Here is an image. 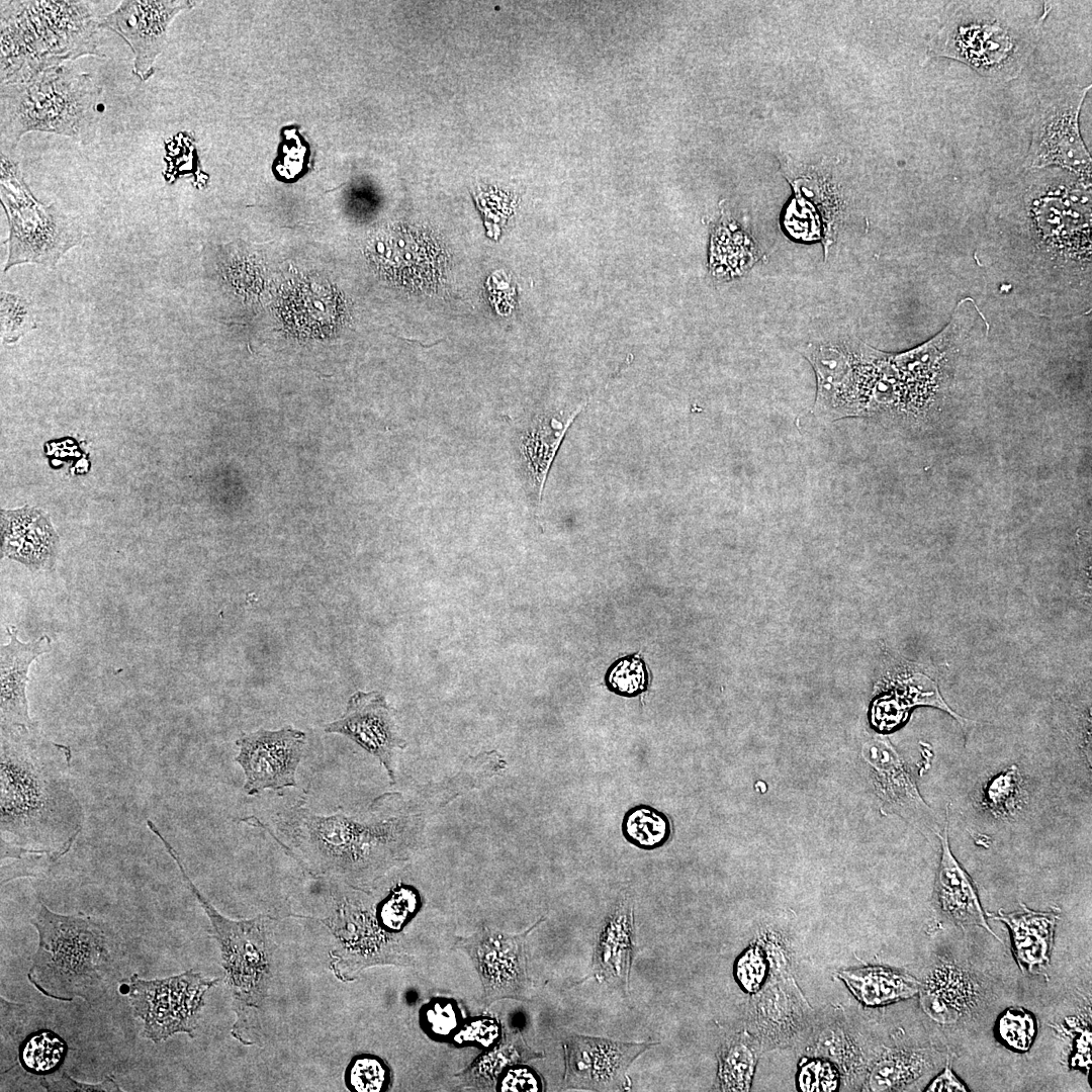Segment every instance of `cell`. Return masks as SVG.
<instances>
[{
    "instance_id": "7a4b0ae2",
    "label": "cell",
    "mask_w": 1092,
    "mask_h": 1092,
    "mask_svg": "<svg viewBox=\"0 0 1092 1092\" xmlns=\"http://www.w3.org/2000/svg\"><path fill=\"white\" fill-rule=\"evenodd\" d=\"M302 797L279 812L280 845L313 876L357 879L397 858L407 843L403 818L359 820L344 813L311 812Z\"/></svg>"
},
{
    "instance_id": "d4e9b609",
    "label": "cell",
    "mask_w": 1092,
    "mask_h": 1092,
    "mask_svg": "<svg viewBox=\"0 0 1092 1092\" xmlns=\"http://www.w3.org/2000/svg\"><path fill=\"white\" fill-rule=\"evenodd\" d=\"M808 1057L832 1063L845 1083L853 1082L863 1070V1056L851 1031L839 1020L814 1024L806 1038Z\"/></svg>"
},
{
    "instance_id": "9a60e30c",
    "label": "cell",
    "mask_w": 1092,
    "mask_h": 1092,
    "mask_svg": "<svg viewBox=\"0 0 1092 1092\" xmlns=\"http://www.w3.org/2000/svg\"><path fill=\"white\" fill-rule=\"evenodd\" d=\"M325 732L343 735L375 756L391 783H395L394 755L406 742L399 735L392 711L378 692L354 693L344 714L325 727Z\"/></svg>"
},
{
    "instance_id": "484cf974",
    "label": "cell",
    "mask_w": 1092,
    "mask_h": 1092,
    "mask_svg": "<svg viewBox=\"0 0 1092 1092\" xmlns=\"http://www.w3.org/2000/svg\"><path fill=\"white\" fill-rule=\"evenodd\" d=\"M927 1067L926 1055L920 1051L889 1050L872 1064L861 1090H901L919 1079Z\"/></svg>"
},
{
    "instance_id": "cb8c5ba5",
    "label": "cell",
    "mask_w": 1092,
    "mask_h": 1092,
    "mask_svg": "<svg viewBox=\"0 0 1092 1092\" xmlns=\"http://www.w3.org/2000/svg\"><path fill=\"white\" fill-rule=\"evenodd\" d=\"M920 1004L933 1020L948 1024L956 1022L973 1002L974 986L960 969L942 965L922 983Z\"/></svg>"
},
{
    "instance_id": "9c48e42d",
    "label": "cell",
    "mask_w": 1092,
    "mask_h": 1092,
    "mask_svg": "<svg viewBox=\"0 0 1092 1092\" xmlns=\"http://www.w3.org/2000/svg\"><path fill=\"white\" fill-rule=\"evenodd\" d=\"M1091 85H1068L1039 96L1032 119L1026 169L1062 168L1090 182L1091 156L1079 128V115Z\"/></svg>"
},
{
    "instance_id": "8992f818",
    "label": "cell",
    "mask_w": 1092,
    "mask_h": 1092,
    "mask_svg": "<svg viewBox=\"0 0 1092 1092\" xmlns=\"http://www.w3.org/2000/svg\"><path fill=\"white\" fill-rule=\"evenodd\" d=\"M38 946L27 973L42 995L60 1001L89 1000L111 965L109 938L91 917L63 915L42 902L30 919Z\"/></svg>"
},
{
    "instance_id": "5bb4252c",
    "label": "cell",
    "mask_w": 1092,
    "mask_h": 1092,
    "mask_svg": "<svg viewBox=\"0 0 1092 1092\" xmlns=\"http://www.w3.org/2000/svg\"><path fill=\"white\" fill-rule=\"evenodd\" d=\"M658 1042H622L572 1035L565 1049V1078L569 1087L594 1091L617 1090L631 1063Z\"/></svg>"
},
{
    "instance_id": "ac0fdd59",
    "label": "cell",
    "mask_w": 1092,
    "mask_h": 1092,
    "mask_svg": "<svg viewBox=\"0 0 1092 1092\" xmlns=\"http://www.w3.org/2000/svg\"><path fill=\"white\" fill-rule=\"evenodd\" d=\"M59 537L40 511L24 508L1 513L2 555L31 569L53 565Z\"/></svg>"
},
{
    "instance_id": "f1b7e54d",
    "label": "cell",
    "mask_w": 1092,
    "mask_h": 1092,
    "mask_svg": "<svg viewBox=\"0 0 1092 1092\" xmlns=\"http://www.w3.org/2000/svg\"><path fill=\"white\" fill-rule=\"evenodd\" d=\"M68 1052L66 1041L51 1030L30 1034L19 1049L21 1066L32 1074L43 1075L57 1070Z\"/></svg>"
},
{
    "instance_id": "83f0119b",
    "label": "cell",
    "mask_w": 1092,
    "mask_h": 1092,
    "mask_svg": "<svg viewBox=\"0 0 1092 1092\" xmlns=\"http://www.w3.org/2000/svg\"><path fill=\"white\" fill-rule=\"evenodd\" d=\"M622 832L633 845L652 850L666 843L671 825L664 813L651 806L637 805L625 814Z\"/></svg>"
},
{
    "instance_id": "6da1fadb",
    "label": "cell",
    "mask_w": 1092,
    "mask_h": 1092,
    "mask_svg": "<svg viewBox=\"0 0 1092 1092\" xmlns=\"http://www.w3.org/2000/svg\"><path fill=\"white\" fill-rule=\"evenodd\" d=\"M71 748L36 726L1 728V881L46 875L74 844L85 814L70 780Z\"/></svg>"
},
{
    "instance_id": "44dd1931",
    "label": "cell",
    "mask_w": 1092,
    "mask_h": 1092,
    "mask_svg": "<svg viewBox=\"0 0 1092 1092\" xmlns=\"http://www.w3.org/2000/svg\"><path fill=\"white\" fill-rule=\"evenodd\" d=\"M632 908L622 903L601 933L593 961L592 974L599 981L628 986L633 952Z\"/></svg>"
},
{
    "instance_id": "8fae6325",
    "label": "cell",
    "mask_w": 1092,
    "mask_h": 1092,
    "mask_svg": "<svg viewBox=\"0 0 1092 1092\" xmlns=\"http://www.w3.org/2000/svg\"><path fill=\"white\" fill-rule=\"evenodd\" d=\"M748 1032L761 1051L802 1043L815 1024V1014L790 972L789 965L771 968L755 992L748 1010Z\"/></svg>"
},
{
    "instance_id": "836d02e7",
    "label": "cell",
    "mask_w": 1092,
    "mask_h": 1092,
    "mask_svg": "<svg viewBox=\"0 0 1092 1092\" xmlns=\"http://www.w3.org/2000/svg\"><path fill=\"white\" fill-rule=\"evenodd\" d=\"M769 972V961L760 941L743 952L735 968L737 979L742 987L754 993L762 987Z\"/></svg>"
},
{
    "instance_id": "3957f363",
    "label": "cell",
    "mask_w": 1092,
    "mask_h": 1092,
    "mask_svg": "<svg viewBox=\"0 0 1092 1092\" xmlns=\"http://www.w3.org/2000/svg\"><path fill=\"white\" fill-rule=\"evenodd\" d=\"M99 22L85 1H1V84L99 53Z\"/></svg>"
},
{
    "instance_id": "2e32d148",
    "label": "cell",
    "mask_w": 1092,
    "mask_h": 1092,
    "mask_svg": "<svg viewBox=\"0 0 1092 1092\" xmlns=\"http://www.w3.org/2000/svg\"><path fill=\"white\" fill-rule=\"evenodd\" d=\"M863 755L874 769L883 810L898 814L928 839L938 837L941 828L933 810L920 796L909 771L891 745L885 741H873L866 745Z\"/></svg>"
},
{
    "instance_id": "277c9868",
    "label": "cell",
    "mask_w": 1092,
    "mask_h": 1092,
    "mask_svg": "<svg viewBox=\"0 0 1092 1092\" xmlns=\"http://www.w3.org/2000/svg\"><path fill=\"white\" fill-rule=\"evenodd\" d=\"M101 95L102 88L90 74L67 64L22 81L1 84V154L9 156L30 131L92 142L98 128Z\"/></svg>"
},
{
    "instance_id": "4316f807",
    "label": "cell",
    "mask_w": 1092,
    "mask_h": 1092,
    "mask_svg": "<svg viewBox=\"0 0 1092 1092\" xmlns=\"http://www.w3.org/2000/svg\"><path fill=\"white\" fill-rule=\"evenodd\" d=\"M759 1052L758 1042L748 1031L726 1039L718 1055V1088L722 1091H749Z\"/></svg>"
},
{
    "instance_id": "30bf717a",
    "label": "cell",
    "mask_w": 1092,
    "mask_h": 1092,
    "mask_svg": "<svg viewBox=\"0 0 1092 1092\" xmlns=\"http://www.w3.org/2000/svg\"><path fill=\"white\" fill-rule=\"evenodd\" d=\"M217 982L193 971L156 980L133 974L127 995L134 1016L143 1022L142 1036L155 1043L182 1032L193 1037L204 995Z\"/></svg>"
},
{
    "instance_id": "ba28073f",
    "label": "cell",
    "mask_w": 1092,
    "mask_h": 1092,
    "mask_svg": "<svg viewBox=\"0 0 1092 1092\" xmlns=\"http://www.w3.org/2000/svg\"><path fill=\"white\" fill-rule=\"evenodd\" d=\"M149 829L161 840L166 851L174 859L186 887L196 898L208 916L213 935L221 952L225 982L233 998L238 1020L233 1027L236 1036L247 1019V1008H258L263 1001L270 977V959L266 934V917L250 920H233L221 915L200 893L185 872L176 849L164 837L152 820Z\"/></svg>"
},
{
    "instance_id": "d6986e66",
    "label": "cell",
    "mask_w": 1092,
    "mask_h": 1092,
    "mask_svg": "<svg viewBox=\"0 0 1092 1092\" xmlns=\"http://www.w3.org/2000/svg\"><path fill=\"white\" fill-rule=\"evenodd\" d=\"M1007 925L1014 958L1023 973L1038 974L1050 964L1059 913L1033 911L1021 904L1018 911L989 914Z\"/></svg>"
},
{
    "instance_id": "d6a6232c",
    "label": "cell",
    "mask_w": 1092,
    "mask_h": 1092,
    "mask_svg": "<svg viewBox=\"0 0 1092 1092\" xmlns=\"http://www.w3.org/2000/svg\"><path fill=\"white\" fill-rule=\"evenodd\" d=\"M838 1069L825 1059L809 1057L799 1067L797 1086L801 1091H833L841 1082Z\"/></svg>"
},
{
    "instance_id": "7402d4cb",
    "label": "cell",
    "mask_w": 1092,
    "mask_h": 1092,
    "mask_svg": "<svg viewBox=\"0 0 1092 1092\" xmlns=\"http://www.w3.org/2000/svg\"><path fill=\"white\" fill-rule=\"evenodd\" d=\"M851 994L863 1005L885 1006L919 993L922 983L914 977L885 967L869 966L837 973Z\"/></svg>"
},
{
    "instance_id": "7c38bea8",
    "label": "cell",
    "mask_w": 1092,
    "mask_h": 1092,
    "mask_svg": "<svg viewBox=\"0 0 1092 1092\" xmlns=\"http://www.w3.org/2000/svg\"><path fill=\"white\" fill-rule=\"evenodd\" d=\"M305 740V733L292 726L261 729L238 738L235 760L244 771V791L253 796L265 790L295 787Z\"/></svg>"
},
{
    "instance_id": "e575fe53",
    "label": "cell",
    "mask_w": 1092,
    "mask_h": 1092,
    "mask_svg": "<svg viewBox=\"0 0 1092 1092\" xmlns=\"http://www.w3.org/2000/svg\"><path fill=\"white\" fill-rule=\"evenodd\" d=\"M387 1072L383 1064L372 1057L354 1060L349 1066L347 1080L352 1089L360 1092L380 1091L385 1086Z\"/></svg>"
},
{
    "instance_id": "4dcf8cb0",
    "label": "cell",
    "mask_w": 1092,
    "mask_h": 1092,
    "mask_svg": "<svg viewBox=\"0 0 1092 1092\" xmlns=\"http://www.w3.org/2000/svg\"><path fill=\"white\" fill-rule=\"evenodd\" d=\"M36 328L30 301L18 294L1 291V337L12 344Z\"/></svg>"
},
{
    "instance_id": "f35d334b",
    "label": "cell",
    "mask_w": 1092,
    "mask_h": 1092,
    "mask_svg": "<svg viewBox=\"0 0 1092 1092\" xmlns=\"http://www.w3.org/2000/svg\"><path fill=\"white\" fill-rule=\"evenodd\" d=\"M927 1092L936 1091H969L968 1087L954 1075L951 1068L946 1066L925 1088Z\"/></svg>"
},
{
    "instance_id": "e0dca14e",
    "label": "cell",
    "mask_w": 1092,
    "mask_h": 1092,
    "mask_svg": "<svg viewBox=\"0 0 1092 1092\" xmlns=\"http://www.w3.org/2000/svg\"><path fill=\"white\" fill-rule=\"evenodd\" d=\"M17 633L15 626H7L9 642L1 646V728L36 726L29 716L26 697L28 672L31 663L52 649L48 635L22 642Z\"/></svg>"
},
{
    "instance_id": "4fadbf2b",
    "label": "cell",
    "mask_w": 1092,
    "mask_h": 1092,
    "mask_svg": "<svg viewBox=\"0 0 1092 1092\" xmlns=\"http://www.w3.org/2000/svg\"><path fill=\"white\" fill-rule=\"evenodd\" d=\"M189 1H122L111 12L98 17L100 28L121 36L133 53L132 73L142 81L155 73V62L167 41L168 27L181 11L192 8Z\"/></svg>"
},
{
    "instance_id": "74e56055",
    "label": "cell",
    "mask_w": 1092,
    "mask_h": 1092,
    "mask_svg": "<svg viewBox=\"0 0 1092 1092\" xmlns=\"http://www.w3.org/2000/svg\"><path fill=\"white\" fill-rule=\"evenodd\" d=\"M539 1084L534 1074L527 1069L510 1071L503 1080L502 1091H538Z\"/></svg>"
},
{
    "instance_id": "d590c367",
    "label": "cell",
    "mask_w": 1092,
    "mask_h": 1092,
    "mask_svg": "<svg viewBox=\"0 0 1092 1092\" xmlns=\"http://www.w3.org/2000/svg\"><path fill=\"white\" fill-rule=\"evenodd\" d=\"M609 686L617 694L636 696L646 686V673L643 662L637 658H624L617 663L609 675Z\"/></svg>"
},
{
    "instance_id": "f546056e",
    "label": "cell",
    "mask_w": 1092,
    "mask_h": 1092,
    "mask_svg": "<svg viewBox=\"0 0 1092 1092\" xmlns=\"http://www.w3.org/2000/svg\"><path fill=\"white\" fill-rule=\"evenodd\" d=\"M995 1031L998 1040L1006 1048L1017 1053H1025L1030 1049L1036 1036V1019L1025 1009L1011 1007L1000 1015Z\"/></svg>"
},
{
    "instance_id": "5b68a950",
    "label": "cell",
    "mask_w": 1092,
    "mask_h": 1092,
    "mask_svg": "<svg viewBox=\"0 0 1092 1092\" xmlns=\"http://www.w3.org/2000/svg\"><path fill=\"white\" fill-rule=\"evenodd\" d=\"M1049 10L1035 17L1014 3L960 6L932 36V57L957 60L983 77L1006 82L1023 70Z\"/></svg>"
},
{
    "instance_id": "1f68e13d",
    "label": "cell",
    "mask_w": 1092,
    "mask_h": 1092,
    "mask_svg": "<svg viewBox=\"0 0 1092 1092\" xmlns=\"http://www.w3.org/2000/svg\"><path fill=\"white\" fill-rule=\"evenodd\" d=\"M1021 793V777L1016 765L1006 768L987 785L985 799L989 808L999 815L1014 813Z\"/></svg>"
},
{
    "instance_id": "603a6c76",
    "label": "cell",
    "mask_w": 1092,
    "mask_h": 1092,
    "mask_svg": "<svg viewBox=\"0 0 1092 1092\" xmlns=\"http://www.w3.org/2000/svg\"><path fill=\"white\" fill-rule=\"evenodd\" d=\"M579 410L570 414L541 415L521 438V452L540 502L550 466L560 443Z\"/></svg>"
},
{
    "instance_id": "ffe728a7",
    "label": "cell",
    "mask_w": 1092,
    "mask_h": 1092,
    "mask_svg": "<svg viewBox=\"0 0 1092 1092\" xmlns=\"http://www.w3.org/2000/svg\"><path fill=\"white\" fill-rule=\"evenodd\" d=\"M941 856L935 892L942 911L961 925L979 926L995 935L985 918L976 887L951 852L947 823L938 835Z\"/></svg>"
},
{
    "instance_id": "ab89813d",
    "label": "cell",
    "mask_w": 1092,
    "mask_h": 1092,
    "mask_svg": "<svg viewBox=\"0 0 1092 1092\" xmlns=\"http://www.w3.org/2000/svg\"><path fill=\"white\" fill-rule=\"evenodd\" d=\"M1090 1045H1091V1033L1089 1030H1085L1080 1037L1076 1040L1075 1053L1071 1057L1070 1065L1074 1068H1085L1089 1070L1090 1064Z\"/></svg>"
},
{
    "instance_id": "52a82bcc",
    "label": "cell",
    "mask_w": 1092,
    "mask_h": 1092,
    "mask_svg": "<svg viewBox=\"0 0 1092 1092\" xmlns=\"http://www.w3.org/2000/svg\"><path fill=\"white\" fill-rule=\"evenodd\" d=\"M1 205L9 235L4 272L24 263L55 267L64 254L81 244V226L55 203L38 201L26 184L18 162L1 154Z\"/></svg>"
},
{
    "instance_id": "8d00e7d4",
    "label": "cell",
    "mask_w": 1092,
    "mask_h": 1092,
    "mask_svg": "<svg viewBox=\"0 0 1092 1092\" xmlns=\"http://www.w3.org/2000/svg\"><path fill=\"white\" fill-rule=\"evenodd\" d=\"M41 1085L47 1091H121L114 1079L109 1076L97 1084H87L74 1080L66 1072L60 1080H42Z\"/></svg>"
}]
</instances>
